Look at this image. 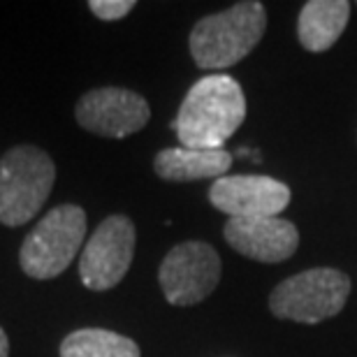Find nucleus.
Here are the masks:
<instances>
[{
    "label": "nucleus",
    "mask_w": 357,
    "mask_h": 357,
    "mask_svg": "<svg viewBox=\"0 0 357 357\" xmlns=\"http://www.w3.org/2000/svg\"><path fill=\"white\" fill-rule=\"evenodd\" d=\"M267 31V10L258 0H244L230 10L199 19L190 31L188 47L197 68L225 70L244 61Z\"/></svg>",
    "instance_id": "2"
},
{
    "label": "nucleus",
    "mask_w": 357,
    "mask_h": 357,
    "mask_svg": "<svg viewBox=\"0 0 357 357\" xmlns=\"http://www.w3.org/2000/svg\"><path fill=\"white\" fill-rule=\"evenodd\" d=\"M56 183L52 155L40 146L19 144L0 158V223L21 227L35 218Z\"/></svg>",
    "instance_id": "3"
},
{
    "label": "nucleus",
    "mask_w": 357,
    "mask_h": 357,
    "mask_svg": "<svg viewBox=\"0 0 357 357\" xmlns=\"http://www.w3.org/2000/svg\"><path fill=\"white\" fill-rule=\"evenodd\" d=\"M89 10L102 21H119L135 10V0H91Z\"/></svg>",
    "instance_id": "14"
},
{
    "label": "nucleus",
    "mask_w": 357,
    "mask_h": 357,
    "mask_svg": "<svg viewBox=\"0 0 357 357\" xmlns=\"http://www.w3.org/2000/svg\"><path fill=\"white\" fill-rule=\"evenodd\" d=\"M232 167V153L225 149L216 151H199V149H162L155 153L153 169L162 181L172 183H188L202 181V178H220Z\"/></svg>",
    "instance_id": "11"
},
{
    "label": "nucleus",
    "mask_w": 357,
    "mask_h": 357,
    "mask_svg": "<svg viewBox=\"0 0 357 357\" xmlns=\"http://www.w3.org/2000/svg\"><path fill=\"white\" fill-rule=\"evenodd\" d=\"M135 223L112 213L91 234L79 255V278L89 290H112L123 281L135 258Z\"/></svg>",
    "instance_id": "7"
},
{
    "label": "nucleus",
    "mask_w": 357,
    "mask_h": 357,
    "mask_svg": "<svg viewBox=\"0 0 357 357\" xmlns=\"http://www.w3.org/2000/svg\"><path fill=\"white\" fill-rule=\"evenodd\" d=\"M86 237V211L77 204H59L45 213L26 234L19 251V265L26 276L49 281L61 276Z\"/></svg>",
    "instance_id": "4"
},
{
    "label": "nucleus",
    "mask_w": 357,
    "mask_h": 357,
    "mask_svg": "<svg viewBox=\"0 0 357 357\" xmlns=\"http://www.w3.org/2000/svg\"><path fill=\"white\" fill-rule=\"evenodd\" d=\"M246 121V98L230 75H206L185 93L172 128L183 149L216 151Z\"/></svg>",
    "instance_id": "1"
},
{
    "label": "nucleus",
    "mask_w": 357,
    "mask_h": 357,
    "mask_svg": "<svg viewBox=\"0 0 357 357\" xmlns=\"http://www.w3.org/2000/svg\"><path fill=\"white\" fill-rule=\"evenodd\" d=\"M0 357H10V339L3 327H0Z\"/></svg>",
    "instance_id": "15"
},
{
    "label": "nucleus",
    "mask_w": 357,
    "mask_h": 357,
    "mask_svg": "<svg viewBox=\"0 0 357 357\" xmlns=\"http://www.w3.org/2000/svg\"><path fill=\"white\" fill-rule=\"evenodd\" d=\"M75 119L84 130L100 137L123 139L146 128L151 107L130 89L102 86L84 93L75 107Z\"/></svg>",
    "instance_id": "8"
},
{
    "label": "nucleus",
    "mask_w": 357,
    "mask_h": 357,
    "mask_svg": "<svg viewBox=\"0 0 357 357\" xmlns=\"http://www.w3.org/2000/svg\"><path fill=\"white\" fill-rule=\"evenodd\" d=\"M223 237L239 255L274 265L295 255L299 246V232L295 223L285 218H227Z\"/></svg>",
    "instance_id": "10"
},
{
    "label": "nucleus",
    "mask_w": 357,
    "mask_h": 357,
    "mask_svg": "<svg viewBox=\"0 0 357 357\" xmlns=\"http://www.w3.org/2000/svg\"><path fill=\"white\" fill-rule=\"evenodd\" d=\"M209 202L227 218H274L290 204V188L271 176L232 174L211 183Z\"/></svg>",
    "instance_id": "9"
},
{
    "label": "nucleus",
    "mask_w": 357,
    "mask_h": 357,
    "mask_svg": "<svg viewBox=\"0 0 357 357\" xmlns=\"http://www.w3.org/2000/svg\"><path fill=\"white\" fill-rule=\"evenodd\" d=\"M351 288L353 283L346 271L313 267L278 283L269 295V311L278 320L318 325L344 311Z\"/></svg>",
    "instance_id": "5"
},
{
    "label": "nucleus",
    "mask_w": 357,
    "mask_h": 357,
    "mask_svg": "<svg viewBox=\"0 0 357 357\" xmlns=\"http://www.w3.org/2000/svg\"><path fill=\"white\" fill-rule=\"evenodd\" d=\"M61 357H142L130 337L102 327H84L70 332L59 348Z\"/></svg>",
    "instance_id": "13"
},
{
    "label": "nucleus",
    "mask_w": 357,
    "mask_h": 357,
    "mask_svg": "<svg viewBox=\"0 0 357 357\" xmlns=\"http://www.w3.org/2000/svg\"><path fill=\"white\" fill-rule=\"evenodd\" d=\"M223 262L216 248L204 241L176 244L160 262L158 281L172 306H195L218 288Z\"/></svg>",
    "instance_id": "6"
},
{
    "label": "nucleus",
    "mask_w": 357,
    "mask_h": 357,
    "mask_svg": "<svg viewBox=\"0 0 357 357\" xmlns=\"http://www.w3.org/2000/svg\"><path fill=\"white\" fill-rule=\"evenodd\" d=\"M348 0H309L304 3L297 19V38L311 54H323L332 49L344 35L351 21Z\"/></svg>",
    "instance_id": "12"
}]
</instances>
